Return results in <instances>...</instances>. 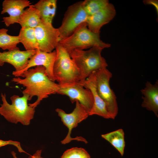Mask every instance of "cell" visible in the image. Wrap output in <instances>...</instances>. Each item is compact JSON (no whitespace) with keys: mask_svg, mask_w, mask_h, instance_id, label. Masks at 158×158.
Segmentation results:
<instances>
[{"mask_svg":"<svg viewBox=\"0 0 158 158\" xmlns=\"http://www.w3.org/2000/svg\"><path fill=\"white\" fill-rule=\"evenodd\" d=\"M107 0H85L83 1V8L88 16L96 13L109 4Z\"/></svg>","mask_w":158,"mask_h":158,"instance_id":"22","label":"cell"},{"mask_svg":"<svg viewBox=\"0 0 158 158\" xmlns=\"http://www.w3.org/2000/svg\"><path fill=\"white\" fill-rule=\"evenodd\" d=\"M56 56V50L50 53H47L36 50L35 53L29 60L25 68L20 72L13 71L12 74L16 77H21L23 72L30 68L42 66L45 68L46 73L48 78L52 81L55 82L53 69Z\"/></svg>","mask_w":158,"mask_h":158,"instance_id":"11","label":"cell"},{"mask_svg":"<svg viewBox=\"0 0 158 158\" xmlns=\"http://www.w3.org/2000/svg\"><path fill=\"white\" fill-rule=\"evenodd\" d=\"M18 36L19 42L22 44L26 50H38L34 28H21Z\"/></svg>","mask_w":158,"mask_h":158,"instance_id":"19","label":"cell"},{"mask_svg":"<svg viewBox=\"0 0 158 158\" xmlns=\"http://www.w3.org/2000/svg\"><path fill=\"white\" fill-rule=\"evenodd\" d=\"M21 77L24 78H14L12 81L25 87L22 92L23 94H28L29 97V100L34 96L37 97L35 102L28 104L30 107L35 108L43 99L57 93L59 84L48 78L43 66H37L30 68L23 72Z\"/></svg>","mask_w":158,"mask_h":158,"instance_id":"1","label":"cell"},{"mask_svg":"<svg viewBox=\"0 0 158 158\" xmlns=\"http://www.w3.org/2000/svg\"><path fill=\"white\" fill-rule=\"evenodd\" d=\"M102 137L109 142L120 153L121 156L124 154L125 143L124 133L122 129L104 134Z\"/></svg>","mask_w":158,"mask_h":158,"instance_id":"20","label":"cell"},{"mask_svg":"<svg viewBox=\"0 0 158 158\" xmlns=\"http://www.w3.org/2000/svg\"><path fill=\"white\" fill-rule=\"evenodd\" d=\"M4 64V63L0 61V66H2Z\"/></svg>","mask_w":158,"mask_h":158,"instance_id":"26","label":"cell"},{"mask_svg":"<svg viewBox=\"0 0 158 158\" xmlns=\"http://www.w3.org/2000/svg\"><path fill=\"white\" fill-rule=\"evenodd\" d=\"M94 73L97 92L105 103L111 119H114L117 114L118 108L116 97L109 85L112 73L107 68L98 70Z\"/></svg>","mask_w":158,"mask_h":158,"instance_id":"6","label":"cell"},{"mask_svg":"<svg viewBox=\"0 0 158 158\" xmlns=\"http://www.w3.org/2000/svg\"><path fill=\"white\" fill-rule=\"evenodd\" d=\"M8 30L5 28L0 29V48L4 50L11 51L19 50L17 45L20 42L18 36H11L8 34Z\"/></svg>","mask_w":158,"mask_h":158,"instance_id":"21","label":"cell"},{"mask_svg":"<svg viewBox=\"0 0 158 158\" xmlns=\"http://www.w3.org/2000/svg\"><path fill=\"white\" fill-rule=\"evenodd\" d=\"M31 3L28 0H5L2 3V10L1 13H8L9 16L4 17L2 22L7 27L17 23L20 16L24 8L29 7Z\"/></svg>","mask_w":158,"mask_h":158,"instance_id":"15","label":"cell"},{"mask_svg":"<svg viewBox=\"0 0 158 158\" xmlns=\"http://www.w3.org/2000/svg\"><path fill=\"white\" fill-rule=\"evenodd\" d=\"M57 94L67 96L72 103L78 101L89 112L93 104L94 99L91 92L85 88L80 81L59 84Z\"/></svg>","mask_w":158,"mask_h":158,"instance_id":"9","label":"cell"},{"mask_svg":"<svg viewBox=\"0 0 158 158\" xmlns=\"http://www.w3.org/2000/svg\"><path fill=\"white\" fill-rule=\"evenodd\" d=\"M76 106L73 111L70 114L66 113L63 110L59 108L56 109V111L61 118L63 124L68 129V134L66 138L61 142L65 144L71 141L75 140L87 143L86 140L81 137L72 138L71 136L73 129L78 126V123L86 119L89 116V112L78 101L76 102Z\"/></svg>","mask_w":158,"mask_h":158,"instance_id":"8","label":"cell"},{"mask_svg":"<svg viewBox=\"0 0 158 158\" xmlns=\"http://www.w3.org/2000/svg\"><path fill=\"white\" fill-rule=\"evenodd\" d=\"M61 158H90V157L84 149L75 147L66 151Z\"/></svg>","mask_w":158,"mask_h":158,"instance_id":"23","label":"cell"},{"mask_svg":"<svg viewBox=\"0 0 158 158\" xmlns=\"http://www.w3.org/2000/svg\"><path fill=\"white\" fill-rule=\"evenodd\" d=\"M102 49L94 46L86 51L75 49L69 53L78 70L82 83L94 72L108 66L106 60L101 56Z\"/></svg>","mask_w":158,"mask_h":158,"instance_id":"3","label":"cell"},{"mask_svg":"<svg viewBox=\"0 0 158 158\" xmlns=\"http://www.w3.org/2000/svg\"><path fill=\"white\" fill-rule=\"evenodd\" d=\"M143 95L142 98L143 101L141 106L147 110L152 111L155 116H158V81L155 84H152L149 81H147L145 87L141 90Z\"/></svg>","mask_w":158,"mask_h":158,"instance_id":"16","label":"cell"},{"mask_svg":"<svg viewBox=\"0 0 158 158\" xmlns=\"http://www.w3.org/2000/svg\"><path fill=\"white\" fill-rule=\"evenodd\" d=\"M116 10L113 4L109 3L105 7L96 13L88 16L86 21L88 28L96 33H100V29L114 17Z\"/></svg>","mask_w":158,"mask_h":158,"instance_id":"14","label":"cell"},{"mask_svg":"<svg viewBox=\"0 0 158 158\" xmlns=\"http://www.w3.org/2000/svg\"><path fill=\"white\" fill-rule=\"evenodd\" d=\"M83 84L85 88L90 90L93 96L94 103L89 112V116L97 115L105 118L111 119L105 103L97 92L94 72L85 80Z\"/></svg>","mask_w":158,"mask_h":158,"instance_id":"13","label":"cell"},{"mask_svg":"<svg viewBox=\"0 0 158 158\" xmlns=\"http://www.w3.org/2000/svg\"><path fill=\"white\" fill-rule=\"evenodd\" d=\"M8 145H12L14 146L17 148L20 152L26 153L22 148L19 142L11 140L4 141L0 140V147Z\"/></svg>","mask_w":158,"mask_h":158,"instance_id":"24","label":"cell"},{"mask_svg":"<svg viewBox=\"0 0 158 158\" xmlns=\"http://www.w3.org/2000/svg\"><path fill=\"white\" fill-rule=\"evenodd\" d=\"M34 30L38 50L45 52H52L59 42V33L58 28L54 27L52 24L41 21Z\"/></svg>","mask_w":158,"mask_h":158,"instance_id":"10","label":"cell"},{"mask_svg":"<svg viewBox=\"0 0 158 158\" xmlns=\"http://www.w3.org/2000/svg\"><path fill=\"white\" fill-rule=\"evenodd\" d=\"M41 20L39 11L33 5H31L19 16L17 23L22 28L28 27L35 28L40 23Z\"/></svg>","mask_w":158,"mask_h":158,"instance_id":"18","label":"cell"},{"mask_svg":"<svg viewBox=\"0 0 158 158\" xmlns=\"http://www.w3.org/2000/svg\"><path fill=\"white\" fill-rule=\"evenodd\" d=\"M23 95L21 97L16 95L12 96L10 98L12 102L10 104L6 100V94L1 93L3 104L0 107V114L12 123L20 122L23 125H28L34 117L35 108L28 104L29 96L25 94Z\"/></svg>","mask_w":158,"mask_h":158,"instance_id":"2","label":"cell"},{"mask_svg":"<svg viewBox=\"0 0 158 158\" xmlns=\"http://www.w3.org/2000/svg\"><path fill=\"white\" fill-rule=\"evenodd\" d=\"M56 0H40L33 5L39 11L41 21L52 24L56 8Z\"/></svg>","mask_w":158,"mask_h":158,"instance_id":"17","label":"cell"},{"mask_svg":"<svg viewBox=\"0 0 158 158\" xmlns=\"http://www.w3.org/2000/svg\"><path fill=\"white\" fill-rule=\"evenodd\" d=\"M82 3L83 1L78 2L68 7L61 25L58 28L59 42L69 37L81 24L86 22L88 16Z\"/></svg>","mask_w":158,"mask_h":158,"instance_id":"7","label":"cell"},{"mask_svg":"<svg viewBox=\"0 0 158 158\" xmlns=\"http://www.w3.org/2000/svg\"><path fill=\"white\" fill-rule=\"evenodd\" d=\"M42 150H37L32 155H30L28 158H43L41 156Z\"/></svg>","mask_w":158,"mask_h":158,"instance_id":"25","label":"cell"},{"mask_svg":"<svg viewBox=\"0 0 158 158\" xmlns=\"http://www.w3.org/2000/svg\"><path fill=\"white\" fill-rule=\"evenodd\" d=\"M36 52V50L22 51L19 49L0 52V61L10 64L15 68V71L20 72L26 67L29 60Z\"/></svg>","mask_w":158,"mask_h":158,"instance_id":"12","label":"cell"},{"mask_svg":"<svg viewBox=\"0 0 158 158\" xmlns=\"http://www.w3.org/2000/svg\"><path fill=\"white\" fill-rule=\"evenodd\" d=\"M59 42L68 53L75 49L83 50L98 46L103 49L111 46L110 44L101 40L100 33L90 30L86 22L82 23L71 35Z\"/></svg>","mask_w":158,"mask_h":158,"instance_id":"4","label":"cell"},{"mask_svg":"<svg viewBox=\"0 0 158 158\" xmlns=\"http://www.w3.org/2000/svg\"><path fill=\"white\" fill-rule=\"evenodd\" d=\"M55 49L56 56L53 69L55 81L60 85L81 81L78 70L69 53L59 42Z\"/></svg>","mask_w":158,"mask_h":158,"instance_id":"5","label":"cell"}]
</instances>
